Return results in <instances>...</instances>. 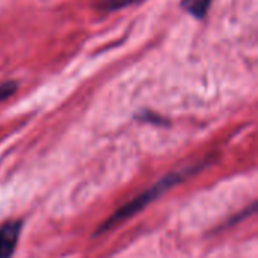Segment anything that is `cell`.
<instances>
[{"label": "cell", "mask_w": 258, "mask_h": 258, "mask_svg": "<svg viewBox=\"0 0 258 258\" xmlns=\"http://www.w3.org/2000/svg\"><path fill=\"white\" fill-rule=\"evenodd\" d=\"M138 2H142V0H104L103 3H100V9L101 11H116V9L135 5Z\"/></svg>", "instance_id": "cell-4"}, {"label": "cell", "mask_w": 258, "mask_h": 258, "mask_svg": "<svg viewBox=\"0 0 258 258\" xmlns=\"http://www.w3.org/2000/svg\"><path fill=\"white\" fill-rule=\"evenodd\" d=\"M198 166L192 168V169H184L181 172H172L169 175H166L163 180H160L159 183H156L154 186H151L150 189H147L144 194H141L139 197H136L135 200H132L130 203H127L125 206H122L119 210H116L103 225H100L98 231H97V236L100 233H104L107 230H112L113 227H116L118 224H121L122 221L132 218L133 215H136L139 210H142L145 206H148L150 203H153L156 198H159L160 195H163L168 189L174 187L175 184H178L184 177H187V174L197 171Z\"/></svg>", "instance_id": "cell-1"}, {"label": "cell", "mask_w": 258, "mask_h": 258, "mask_svg": "<svg viewBox=\"0 0 258 258\" xmlns=\"http://www.w3.org/2000/svg\"><path fill=\"white\" fill-rule=\"evenodd\" d=\"M15 91H17V83H15V82L9 80V82L0 83V101L9 98Z\"/></svg>", "instance_id": "cell-5"}, {"label": "cell", "mask_w": 258, "mask_h": 258, "mask_svg": "<svg viewBox=\"0 0 258 258\" xmlns=\"http://www.w3.org/2000/svg\"><path fill=\"white\" fill-rule=\"evenodd\" d=\"M21 224L18 221L6 222L0 228V258H9L12 255L18 242Z\"/></svg>", "instance_id": "cell-2"}, {"label": "cell", "mask_w": 258, "mask_h": 258, "mask_svg": "<svg viewBox=\"0 0 258 258\" xmlns=\"http://www.w3.org/2000/svg\"><path fill=\"white\" fill-rule=\"evenodd\" d=\"M136 118H139L141 121H147V122H156V124H163V122H165L162 116H154V113H151V112H148V110L142 112L141 115H136Z\"/></svg>", "instance_id": "cell-6"}, {"label": "cell", "mask_w": 258, "mask_h": 258, "mask_svg": "<svg viewBox=\"0 0 258 258\" xmlns=\"http://www.w3.org/2000/svg\"><path fill=\"white\" fill-rule=\"evenodd\" d=\"M210 3H212V0H183L181 6L189 14H192L194 17L204 18L207 11H209V8H210Z\"/></svg>", "instance_id": "cell-3"}]
</instances>
